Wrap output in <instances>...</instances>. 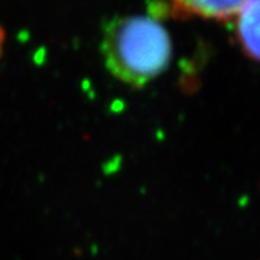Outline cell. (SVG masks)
<instances>
[{
    "instance_id": "obj_1",
    "label": "cell",
    "mask_w": 260,
    "mask_h": 260,
    "mask_svg": "<svg viewBox=\"0 0 260 260\" xmlns=\"http://www.w3.org/2000/svg\"><path fill=\"white\" fill-rule=\"evenodd\" d=\"M172 39L160 19L132 15L110 20L104 29V64L116 78L143 87L167 70L172 59Z\"/></svg>"
},
{
    "instance_id": "obj_2",
    "label": "cell",
    "mask_w": 260,
    "mask_h": 260,
    "mask_svg": "<svg viewBox=\"0 0 260 260\" xmlns=\"http://www.w3.org/2000/svg\"><path fill=\"white\" fill-rule=\"evenodd\" d=\"M247 0H162L164 10L177 19L233 20Z\"/></svg>"
},
{
    "instance_id": "obj_3",
    "label": "cell",
    "mask_w": 260,
    "mask_h": 260,
    "mask_svg": "<svg viewBox=\"0 0 260 260\" xmlns=\"http://www.w3.org/2000/svg\"><path fill=\"white\" fill-rule=\"evenodd\" d=\"M233 20L242 52L260 64V0H247Z\"/></svg>"
},
{
    "instance_id": "obj_4",
    "label": "cell",
    "mask_w": 260,
    "mask_h": 260,
    "mask_svg": "<svg viewBox=\"0 0 260 260\" xmlns=\"http://www.w3.org/2000/svg\"><path fill=\"white\" fill-rule=\"evenodd\" d=\"M5 44H6V32H5L3 25L0 23V58L3 54V49H5Z\"/></svg>"
}]
</instances>
